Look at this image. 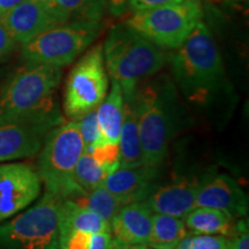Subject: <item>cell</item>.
<instances>
[{
  "label": "cell",
  "instance_id": "1",
  "mask_svg": "<svg viewBox=\"0 0 249 249\" xmlns=\"http://www.w3.org/2000/svg\"><path fill=\"white\" fill-rule=\"evenodd\" d=\"M177 86L187 101L208 105L229 90L222 57L203 22H198L171 58Z\"/></svg>",
  "mask_w": 249,
  "mask_h": 249
},
{
  "label": "cell",
  "instance_id": "2",
  "mask_svg": "<svg viewBox=\"0 0 249 249\" xmlns=\"http://www.w3.org/2000/svg\"><path fill=\"white\" fill-rule=\"evenodd\" d=\"M143 164L158 166L166 157L178 126L176 89L169 81L138 86L135 95Z\"/></svg>",
  "mask_w": 249,
  "mask_h": 249
},
{
  "label": "cell",
  "instance_id": "3",
  "mask_svg": "<svg viewBox=\"0 0 249 249\" xmlns=\"http://www.w3.org/2000/svg\"><path fill=\"white\" fill-rule=\"evenodd\" d=\"M103 53L108 74L119 83L123 95L133 93L142 80L157 74L169 61L164 49L126 23L112 28Z\"/></svg>",
  "mask_w": 249,
  "mask_h": 249
},
{
  "label": "cell",
  "instance_id": "4",
  "mask_svg": "<svg viewBox=\"0 0 249 249\" xmlns=\"http://www.w3.org/2000/svg\"><path fill=\"white\" fill-rule=\"evenodd\" d=\"M60 67L28 61L0 89V121L22 119L59 110L54 93Z\"/></svg>",
  "mask_w": 249,
  "mask_h": 249
},
{
  "label": "cell",
  "instance_id": "5",
  "mask_svg": "<svg viewBox=\"0 0 249 249\" xmlns=\"http://www.w3.org/2000/svg\"><path fill=\"white\" fill-rule=\"evenodd\" d=\"M83 152L85 145L76 121H65L49 133L40 149L37 167L45 192L61 200L83 193L74 179L75 166Z\"/></svg>",
  "mask_w": 249,
  "mask_h": 249
},
{
  "label": "cell",
  "instance_id": "6",
  "mask_svg": "<svg viewBox=\"0 0 249 249\" xmlns=\"http://www.w3.org/2000/svg\"><path fill=\"white\" fill-rule=\"evenodd\" d=\"M60 201L45 192L34 207L0 224V249H59Z\"/></svg>",
  "mask_w": 249,
  "mask_h": 249
},
{
  "label": "cell",
  "instance_id": "7",
  "mask_svg": "<svg viewBox=\"0 0 249 249\" xmlns=\"http://www.w3.org/2000/svg\"><path fill=\"white\" fill-rule=\"evenodd\" d=\"M102 30L101 22L71 21L50 28L22 44L27 61L64 67L73 62L95 42Z\"/></svg>",
  "mask_w": 249,
  "mask_h": 249
},
{
  "label": "cell",
  "instance_id": "8",
  "mask_svg": "<svg viewBox=\"0 0 249 249\" xmlns=\"http://www.w3.org/2000/svg\"><path fill=\"white\" fill-rule=\"evenodd\" d=\"M201 6L189 1L134 12L126 24L161 49L177 50L201 21Z\"/></svg>",
  "mask_w": 249,
  "mask_h": 249
},
{
  "label": "cell",
  "instance_id": "9",
  "mask_svg": "<svg viewBox=\"0 0 249 249\" xmlns=\"http://www.w3.org/2000/svg\"><path fill=\"white\" fill-rule=\"evenodd\" d=\"M108 76L101 44L93 46L76 62L66 80L64 114L68 121H77L96 110L107 95Z\"/></svg>",
  "mask_w": 249,
  "mask_h": 249
},
{
  "label": "cell",
  "instance_id": "10",
  "mask_svg": "<svg viewBox=\"0 0 249 249\" xmlns=\"http://www.w3.org/2000/svg\"><path fill=\"white\" fill-rule=\"evenodd\" d=\"M65 123L60 110L22 119L0 121V161L30 158L38 154L46 136Z\"/></svg>",
  "mask_w": 249,
  "mask_h": 249
},
{
  "label": "cell",
  "instance_id": "11",
  "mask_svg": "<svg viewBox=\"0 0 249 249\" xmlns=\"http://www.w3.org/2000/svg\"><path fill=\"white\" fill-rule=\"evenodd\" d=\"M0 21L15 42L21 44L50 28L70 22L54 0H23L0 15Z\"/></svg>",
  "mask_w": 249,
  "mask_h": 249
},
{
  "label": "cell",
  "instance_id": "12",
  "mask_svg": "<svg viewBox=\"0 0 249 249\" xmlns=\"http://www.w3.org/2000/svg\"><path fill=\"white\" fill-rule=\"evenodd\" d=\"M42 181L27 163L0 164V223L26 209L39 196Z\"/></svg>",
  "mask_w": 249,
  "mask_h": 249
},
{
  "label": "cell",
  "instance_id": "13",
  "mask_svg": "<svg viewBox=\"0 0 249 249\" xmlns=\"http://www.w3.org/2000/svg\"><path fill=\"white\" fill-rule=\"evenodd\" d=\"M196 207L222 210L238 219L247 217L248 197L234 179L225 173H214L200 180Z\"/></svg>",
  "mask_w": 249,
  "mask_h": 249
},
{
  "label": "cell",
  "instance_id": "14",
  "mask_svg": "<svg viewBox=\"0 0 249 249\" xmlns=\"http://www.w3.org/2000/svg\"><path fill=\"white\" fill-rule=\"evenodd\" d=\"M158 177V166L140 165L127 167L120 166L107 174L104 186L124 205L141 202L155 187Z\"/></svg>",
  "mask_w": 249,
  "mask_h": 249
},
{
  "label": "cell",
  "instance_id": "15",
  "mask_svg": "<svg viewBox=\"0 0 249 249\" xmlns=\"http://www.w3.org/2000/svg\"><path fill=\"white\" fill-rule=\"evenodd\" d=\"M200 180L182 178L167 185L154 187L147 197L143 200L154 213L170 214L185 218L196 207Z\"/></svg>",
  "mask_w": 249,
  "mask_h": 249
},
{
  "label": "cell",
  "instance_id": "16",
  "mask_svg": "<svg viewBox=\"0 0 249 249\" xmlns=\"http://www.w3.org/2000/svg\"><path fill=\"white\" fill-rule=\"evenodd\" d=\"M154 213L144 202L124 204L111 220L114 238L128 244L147 245L151 233Z\"/></svg>",
  "mask_w": 249,
  "mask_h": 249
},
{
  "label": "cell",
  "instance_id": "17",
  "mask_svg": "<svg viewBox=\"0 0 249 249\" xmlns=\"http://www.w3.org/2000/svg\"><path fill=\"white\" fill-rule=\"evenodd\" d=\"M135 91L124 95V117L119 138V151L120 165L127 167L140 166L143 164L138 113L134 101Z\"/></svg>",
  "mask_w": 249,
  "mask_h": 249
},
{
  "label": "cell",
  "instance_id": "18",
  "mask_svg": "<svg viewBox=\"0 0 249 249\" xmlns=\"http://www.w3.org/2000/svg\"><path fill=\"white\" fill-rule=\"evenodd\" d=\"M71 231L95 233H111V225L98 214L85 209L71 200H61L58 213V233L64 234Z\"/></svg>",
  "mask_w": 249,
  "mask_h": 249
},
{
  "label": "cell",
  "instance_id": "19",
  "mask_svg": "<svg viewBox=\"0 0 249 249\" xmlns=\"http://www.w3.org/2000/svg\"><path fill=\"white\" fill-rule=\"evenodd\" d=\"M193 234H216L230 238L236 230V219L231 214L213 208L196 207L183 218Z\"/></svg>",
  "mask_w": 249,
  "mask_h": 249
},
{
  "label": "cell",
  "instance_id": "20",
  "mask_svg": "<svg viewBox=\"0 0 249 249\" xmlns=\"http://www.w3.org/2000/svg\"><path fill=\"white\" fill-rule=\"evenodd\" d=\"M97 121L107 142L119 143L124 117V95L119 83L112 80L110 92L96 108Z\"/></svg>",
  "mask_w": 249,
  "mask_h": 249
},
{
  "label": "cell",
  "instance_id": "21",
  "mask_svg": "<svg viewBox=\"0 0 249 249\" xmlns=\"http://www.w3.org/2000/svg\"><path fill=\"white\" fill-rule=\"evenodd\" d=\"M187 234L188 230L182 218L154 213L147 246L152 249H174Z\"/></svg>",
  "mask_w": 249,
  "mask_h": 249
},
{
  "label": "cell",
  "instance_id": "22",
  "mask_svg": "<svg viewBox=\"0 0 249 249\" xmlns=\"http://www.w3.org/2000/svg\"><path fill=\"white\" fill-rule=\"evenodd\" d=\"M70 200L80 207L98 214L108 224H111L112 218L124 205L104 186L98 187L89 193H81Z\"/></svg>",
  "mask_w": 249,
  "mask_h": 249
},
{
  "label": "cell",
  "instance_id": "23",
  "mask_svg": "<svg viewBox=\"0 0 249 249\" xmlns=\"http://www.w3.org/2000/svg\"><path fill=\"white\" fill-rule=\"evenodd\" d=\"M71 21L101 22L107 8V0H54Z\"/></svg>",
  "mask_w": 249,
  "mask_h": 249
},
{
  "label": "cell",
  "instance_id": "24",
  "mask_svg": "<svg viewBox=\"0 0 249 249\" xmlns=\"http://www.w3.org/2000/svg\"><path fill=\"white\" fill-rule=\"evenodd\" d=\"M107 177V171L99 166L95 158L88 152H83L74 171V179L81 191L89 193L98 188L104 185Z\"/></svg>",
  "mask_w": 249,
  "mask_h": 249
},
{
  "label": "cell",
  "instance_id": "25",
  "mask_svg": "<svg viewBox=\"0 0 249 249\" xmlns=\"http://www.w3.org/2000/svg\"><path fill=\"white\" fill-rule=\"evenodd\" d=\"M76 123L79 124L81 138L85 145V152H89L96 145H103L107 143V140L103 138L99 128L96 110L87 113Z\"/></svg>",
  "mask_w": 249,
  "mask_h": 249
},
{
  "label": "cell",
  "instance_id": "26",
  "mask_svg": "<svg viewBox=\"0 0 249 249\" xmlns=\"http://www.w3.org/2000/svg\"><path fill=\"white\" fill-rule=\"evenodd\" d=\"M88 154L95 158L99 166L107 171V174L113 172L120 166L119 143L107 142L103 145H96Z\"/></svg>",
  "mask_w": 249,
  "mask_h": 249
},
{
  "label": "cell",
  "instance_id": "27",
  "mask_svg": "<svg viewBox=\"0 0 249 249\" xmlns=\"http://www.w3.org/2000/svg\"><path fill=\"white\" fill-rule=\"evenodd\" d=\"M189 249H227V238L216 234H187Z\"/></svg>",
  "mask_w": 249,
  "mask_h": 249
},
{
  "label": "cell",
  "instance_id": "28",
  "mask_svg": "<svg viewBox=\"0 0 249 249\" xmlns=\"http://www.w3.org/2000/svg\"><path fill=\"white\" fill-rule=\"evenodd\" d=\"M59 249H92V234L71 231L59 234Z\"/></svg>",
  "mask_w": 249,
  "mask_h": 249
},
{
  "label": "cell",
  "instance_id": "29",
  "mask_svg": "<svg viewBox=\"0 0 249 249\" xmlns=\"http://www.w3.org/2000/svg\"><path fill=\"white\" fill-rule=\"evenodd\" d=\"M185 0H129L128 7L133 12L144 11V9H150L160 7V6L170 5V4H178Z\"/></svg>",
  "mask_w": 249,
  "mask_h": 249
},
{
  "label": "cell",
  "instance_id": "30",
  "mask_svg": "<svg viewBox=\"0 0 249 249\" xmlns=\"http://www.w3.org/2000/svg\"><path fill=\"white\" fill-rule=\"evenodd\" d=\"M15 44H17L15 39L0 21V59L7 57L14 50Z\"/></svg>",
  "mask_w": 249,
  "mask_h": 249
},
{
  "label": "cell",
  "instance_id": "31",
  "mask_svg": "<svg viewBox=\"0 0 249 249\" xmlns=\"http://www.w3.org/2000/svg\"><path fill=\"white\" fill-rule=\"evenodd\" d=\"M107 9L114 17H120L127 11L129 0H107Z\"/></svg>",
  "mask_w": 249,
  "mask_h": 249
},
{
  "label": "cell",
  "instance_id": "32",
  "mask_svg": "<svg viewBox=\"0 0 249 249\" xmlns=\"http://www.w3.org/2000/svg\"><path fill=\"white\" fill-rule=\"evenodd\" d=\"M107 249H152L148 247L147 245H135L128 244L123 240H119L117 238H112L110 244L107 246Z\"/></svg>",
  "mask_w": 249,
  "mask_h": 249
},
{
  "label": "cell",
  "instance_id": "33",
  "mask_svg": "<svg viewBox=\"0 0 249 249\" xmlns=\"http://www.w3.org/2000/svg\"><path fill=\"white\" fill-rule=\"evenodd\" d=\"M23 0H0V15L11 11L15 6L21 4Z\"/></svg>",
  "mask_w": 249,
  "mask_h": 249
},
{
  "label": "cell",
  "instance_id": "34",
  "mask_svg": "<svg viewBox=\"0 0 249 249\" xmlns=\"http://www.w3.org/2000/svg\"><path fill=\"white\" fill-rule=\"evenodd\" d=\"M186 1L193 2V4H196V5H200V6H201V1H202V0H186Z\"/></svg>",
  "mask_w": 249,
  "mask_h": 249
},
{
  "label": "cell",
  "instance_id": "35",
  "mask_svg": "<svg viewBox=\"0 0 249 249\" xmlns=\"http://www.w3.org/2000/svg\"><path fill=\"white\" fill-rule=\"evenodd\" d=\"M227 249H231V248H229V247H227Z\"/></svg>",
  "mask_w": 249,
  "mask_h": 249
}]
</instances>
